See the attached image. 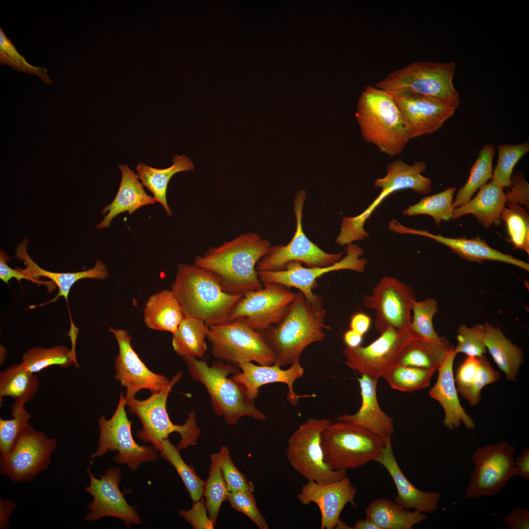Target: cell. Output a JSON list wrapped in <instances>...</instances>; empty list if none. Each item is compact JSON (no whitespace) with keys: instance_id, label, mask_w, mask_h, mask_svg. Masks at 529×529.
Here are the masks:
<instances>
[{"instance_id":"f5cc1de1","label":"cell","mask_w":529,"mask_h":529,"mask_svg":"<svg viewBox=\"0 0 529 529\" xmlns=\"http://www.w3.org/2000/svg\"><path fill=\"white\" fill-rule=\"evenodd\" d=\"M218 453L219 461L223 477L229 492H254L253 483L247 480L233 463L227 446H223Z\"/></svg>"},{"instance_id":"4dcf8cb0","label":"cell","mask_w":529,"mask_h":529,"mask_svg":"<svg viewBox=\"0 0 529 529\" xmlns=\"http://www.w3.org/2000/svg\"><path fill=\"white\" fill-rule=\"evenodd\" d=\"M386 169V175L378 178L374 185L388 196L404 189H411L421 194H428L432 189L431 179L422 175L426 169L424 161L409 165L399 159L389 164Z\"/></svg>"},{"instance_id":"7402d4cb","label":"cell","mask_w":529,"mask_h":529,"mask_svg":"<svg viewBox=\"0 0 529 529\" xmlns=\"http://www.w3.org/2000/svg\"><path fill=\"white\" fill-rule=\"evenodd\" d=\"M357 493V489L346 476L329 483L308 481L302 486L297 498L303 505L316 504L321 514L320 529H332L341 521L340 515L348 503L357 507L355 502Z\"/></svg>"},{"instance_id":"1f68e13d","label":"cell","mask_w":529,"mask_h":529,"mask_svg":"<svg viewBox=\"0 0 529 529\" xmlns=\"http://www.w3.org/2000/svg\"><path fill=\"white\" fill-rule=\"evenodd\" d=\"M485 328L484 344L499 368L505 374L507 380L516 382L521 366L524 362L522 349L513 344L498 327L488 322Z\"/></svg>"},{"instance_id":"4316f807","label":"cell","mask_w":529,"mask_h":529,"mask_svg":"<svg viewBox=\"0 0 529 529\" xmlns=\"http://www.w3.org/2000/svg\"><path fill=\"white\" fill-rule=\"evenodd\" d=\"M374 461L385 467L392 478L397 490L395 503L406 509L433 513L437 508L441 494L438 492H425L414 486L406 478L394 456L391 439L385 442L381 455Z\"/></svg>"},{"instance_id":"e575fe53","label":"cell","mask_w":529,"mask_h":529,"mask_svg":"<svg viewBox=\"0 0 529 529\" xmlns=\"http://www.w3.org/2000/svg\"><path fill=\"white\" fill-rule=\"evenodd\" d=\"M365 515L379 529H411L427 517L424 512L406 509L386 498L370 503Z\"/></svg>"},{"instance_id":"30bf717a","label":"cell","mask_w":529,"mask_h":529,"mask_svg":"<svg viewBox=\"0 0 529 529\" xmlns=\"http://www.w3.org/2000/svg\"><path fill=\"white\" fill-rule=\"evenodd\" d=\"M332 422L326 418H310L289 439L287 459L291 466L308 481L329 483L346 477L347 471L334 470L324 460L321 433Z\"/></svg>"},{"instance_id":"9a60e30c","label":"cell","mask_w":529,"mask_h":529,"mask_svg":"<svg viewBox=\"0 0 529 529\" xmlns=\"http://www.w3.org/2000/svg\"><path fill=\"white\" fill-rule=\"evenodd\" d=\"M345 250V256L330 266L304 267L300 262L292 261L282 270L258 271V277L263 284L274 282L288 288L294 287L311 303L323 304V298L312 291L317 285L318 278L331 271L348 269L362 273L365 270L367 260L365 258H361L363 252L362 249L356 244L351 243L347 245Z\"/></svg>"},{"instance_id":"7a4b0ae2","label":"cell","mask_w":529,"mask_h":529,"mask_svg":"<svg viewBox=\"0 0 529 529\" xmlns=\"http://www.w3.org/2000/svg\"><path fill=\"white\" fill-rule=\"evenodd\" d=\"M184 316L200 319L208 326L231 321V315L242 294L224 291L209 271L194 263H179L170 286Z\"/></svg>"},{"instance_id":"74e56055","label":"cell","mask_w":529,"mask_h":529,"mask_svg":"<svg viewBox=\"0 0 529 529\" xmlns=\"http://www.w3.org/2000/svg\"><path fill=\"white\" fill-rule=\"evenodd\" d=\"M38 378L21 363L8 367L0 373V398L9 397L15 401L29 402L38 390Z\"/></svg>"},{"instance_id":"e0dca14e","label":"cell","mask_w":529,"mask_h":529,"mask_svg":"<svg viewBox=\"0 0 529 529\" xmlns=\"http://www.w3.org/2000/svg\"><path fill=\"white\" fill-rule=\"evenodd\" d=\"M412 339L408 330L390 328L368 345L346 347L342 353L350 368L361 376L378 381L397 363L403 350Z\"/></svg>"},{"instance_id":"277c9868","label":"cell","mask_w":529,"mask_h":529,"mask_svg":"<svg viewBox=\"0 0 529 529\" xmlns=\"http://www.w3.org/2000/svg\"><path fill=\"white\" fill-rule=\"evenodd\" d=\"M191 378L201 383L208 392L215 413L223 417L229 425H235L244 416L264 420V414L248 398L244 387L228 376L240 372L235 364L219 360L211 366L204 361L195 357L183 358Z\"/></svg>"},{"instance_id":"681fc988","label":"cell","mask_w":529,"mask_h":529,"mask_svg":"<svg viewBox=\"0 0 529 529\" xmlns=\"http://www.w3.org/2000/svg\"><path fill=\"white\" fill-rule=\"evenodd\" d=\"M0 63L9 66L19 72L37 75L45 84L53 82L48 74V70L43 67L29 64L24 56L19 53L15 46L0 27Z\"/></svg>"},{"instance_id":"d4e9b609","label":"cell","mask_w":529,"mask_h":529,"mask_svg":"<svg viewBox=\"0 0 529 529\" xmlns=\"http://www.w3.org/2000/svg\"><path fill=\"white\" fill-rule=\"evenodd\" d=\"M389 229L401 234L417 235L431 238L445 245L461 258L471 262L481 263L487 260L495 261L513 264L528 271L529 270L528 263L515 258L511 255L503 253L491 248L480 237L471 239L465 237L447 238L440 235H434L427 230L407 227L395 219L389 222Z\"/></svg>"},{"instance_id":"11a10c76","label":"cell","mask_w":529,"mask_h":529,"mask_svg":"<svg viewBox=\"0 0 529 529\" xmlns=\"http://www.w3.org/2000/svg\"><path fill=\"white\" fill-rule=\"evenodd\" d=\"M205 500L202 498L193 502L192 507L188 510H179L178 513L194 529H213L216 526L207 515Z\"/></svg>"},{"instance_id":"52a82bcc","label":"cell","mask_w":529,"mask_h":529,"mask_svg":"<svg viewBox=\"0 0 529 529\" xmlns=\"http://www.w3.org/2000/svg\"><path fill=\"white\" fill-rule=\"evenodd\" d=\"M321 439L324 461L334 470L356 469L375 461L385 446L382 438L345 421L332 422Z\"/></svg>"},{"instance_id":"3957f363","label":"cell","mask_w":529,"mask_h":529,"mask_svg":"<svg viewBox=\"0 0 529 529\" xmlns=\"http://www.w3.org/2000/svg\"><path fill=\"white\" fill-rule=\"evenodd\" d=\"M326 310L323 304L311 303L299 290L282 319L264 333L266 342L275 356V364L281 367L299 361L308 345L323 340Z\"/></svg>"},{"instance_id":"2e32d148","label":"cell","mask_w":529,"mask_h":529,"mask_svg":"<svg viewBox=\"0 0 529 529\" xmlns=\"http://www.w3.org/2000/svg\"><path fill=\"white\" fill-rule=\"evenodd\" d=\"M57 441L28 424L12 451L0 457V473L20 482L32 479L49 465Z\"/></svg>"},{"instance_id":"7c38bea8","label":"cell","mask_w":529,"mask_h":529,"mask_svg":"<svg viewBox=\"0 0 529 529\" xmlns=\"http://www.w3.org/2000/svg\"><path fill=\"white\" fill-rule=\"evenodd\" d=\"M126 401L121 392L112 416L109 419L104 416L99 417L98 444L91 457H100L108 451H117L118 453L114 457L115 461L136 470L144 462L156 461L159 455L153 446L140 445L134 440L131 431L132 422L128 419L125 411Z\"/></svg>"},{"instance_id":"b9f144b4","label":"cell","mask_w":529,"mask_h":529,"mask_svg":"<svg viewBox=\"0 0 529 529\" xmlns=\"http://www.w3.org/2000/svg\"><path fill=\"white\" fill-rule=\"evenodd\" d=\"M456 188H448L440 192L426 196L417 203L409 206L403 211L408 216L426 215L432 216L436 224L439 226L442 220L452 219L454 208L453 196Z\"/></svg>"},{"instance_id":"8fae6325","label":"cell","mask_w":529,"mask_h":529,"mask_svg":"<svg viewBox=\"0 0 529 529\" xmlns=\"http://www.w3.org/2000/svg\"><path fill=\"white\" fill-rule=\"evenodd\" d=\"M304 190L297 191L294 198L293 209L296 219L295 233L289 243L271 246L268 252L259 261L256 269L258 271L283 270L292 261L304 263L307 267H325L338 262L343 253H328L312 241L304 232L302 218L306 200Z\"/></svg>"},{"instance_id":"6f0895ef","label":"cell","mask_w":529,"mask_h":529,"mask_svg":"<svg viewBox=\"0 0 529 529\" xmlns=\"http://www.w3.org/2000/svg\"><path fill=\"white\" fill-rule=\"evenodd\" d=\"M480 357H467L458 367L454 376L458 393L472 383L480 367Z\"/></svg>"},{"instance_id":"ac0fdd59","label":"cell","mask_w":529,"mask_h":529,"mask_svg":"<svg viewBox=\"0 0 529 529\" xmlns=\"http://www.w3.org/2000/svg\"><path fill=\"white\" fill-rule=\"evenodd\" d=\"M264 288L243 294L231 315V320L244 317L254 330L263 334L278 323L293 301L296 292L279 283H263Z\"/></svg>"},{"instance_id":"d6a6232c","label":"cell","mask_w":529,"mask_h":529,"mask_svg":"<svg viewBox=\"0 0 529 529\" xmlns=\"http://www.w3.org/2000/svg\"><path fill=\"white\" fill-rule=\"evenodd\" d=\"M181 307L171 289H165L149 297L144 311V320L149 329L173 334L184 318Z\"/></svg>"},{"instance_id":"6da1fadb","label":"cell","mask_w":529,"mask_h":529,"mask_svg":"<svg viewBox=\"0 0 529 529\" xmlns=\"http://www.w3.org/2000/svg\"><path fill=\"white\" fill-rule=\"evenodd\" d=\"M270 247L269 242L258 234L243 233L210 247L203 256H196L194 264L212 273L225 292L243 295L264 288L256 266Z\"/></svg>"},{"instance_id":"ffe728a7","label":"cell","mask_w":529,"mask_h":529,"mask_svg":"<svg viewBox=\"0 0 529 529\" xmlns=\"http://www.w3.org/2000/svg\"><path fill=\"white\" fill-rule=\"evenodd\" d=\"M119 346V353L115 360V378L126 388V400L135 398L143 389L151 394L167 389L170 385L166 377L151 371L141 360L131 345L132 337L124 329L110 327Z\"/></svg>"},{"instance_id":"f907efd6","label":"cell","mask_w":529,"mask_h":529,"mask_svg":"<svg viewBox=\"0 0 529 529\" xmlns=\"http://www.w3.org/2000/svg\"><path fill=\"white\" fill-rule=\"evenodd\" d=\"M457 332V343L454 349L456 355L463 353L467 357H480L486 353L484 325L476 324L470 327L461 325Z\"/></svg>"},{"instance_id":"be15d7a7","label":"cell","mask_w":529,"mask_h":529,"mask_svg":"<svg viewBox=\"0 0 529 529\" xmlns=\"http://www.w3.org/2000/svg\"><path fill=\"white\" fill-rule=\"evenodd\" d=\"M16 504L8 499L0 498V528L6 529L10 515L16 508Z\"/></svg>"},{"instance_id":"9c48e42d","label":"cell","mask_w":529,"mask_h":529,"mask_svg":"<svg viewBox=\"0 0 529 529\" xmlns=\"http://www.w3.org/2000/svg\"><path fill=\"white\" fill-rule=\"evenodd\" d=\"M207 338L217 360L236 365L252 361L261 365L275 363V354L264 335L252 329L244 317L208 326Z\"/></svg>"},{"instance_id":"484cf974","label":"cell","mask_w":529,"mask_h":529,"mask_svg":"<svg viewBox=\"0 0 529 529\" xmlns=\"http://www.w3.org/2000/svg\"><path fill=\"white\" fill-rule=\"evenodd\" d=\"M454 349L437 369V379L429 395L442 406L444 412L443 424L448 429L457 430L462 423L467 429L472 430L475 429V423L461 405L456 385L453 365L457 355Z\"/></svg>"},{"instance_id":"60d3db41","label":"cell","mask_w":529,"mask_h":529,"mask_svg":"<svg viewBox=\"0 0 529 529\" xmlns=\"http://www.w3.org/2000/svg\"><path fill=\"white\" fill-rule=\"evenodd\" d=\"M435 369L396 364L383 376L393 389L412 392L428 387Z\"/></svg>"},{"instance_id":"8d00e7d4","label":"cell","mask_w":529,"mask_h":529,"mask_svg":"<svg viewBox=\"0 0 529 529\" xmlns=\"http://www.w3.org/2000/svg\"><path fill=\"white\" fill-rule=\"evenodd\" d=\"M208 330V326L202 320L184 316L176 332L172 334L173 350L183 358L204 357L207 350L206 338Z\"/></svg>"},{"instance_id":"8992f818","label":"cell","mask_w":529,"mask_h":529,"mask_svg":"<svg viewBox=\"0 0 529 529\" xmlns=\"http://www.w3.org/2000/svg\"><path fill=\"white\" fill-rule=\"evenodd\" d=\"M456 64L416 61L390 73L375 87L391 96L413 94L443 101L457 107L460 96L453 85Z\"/></svg>"},{"instance_id":"83f0119b","label":"cell","mask_w":529,"mask_h":529,"mask_svg":"<svg viewBox=\"0 0 529 529\" xmlns=\"http://www.w3.org/2000/svg\"><path fill=\"white\" fill-rule=\"evenodd\" d=\"M361 405L353 414H343L337 420L345 421L364 428L384 439H391L394 433L393 420L380 408L376 394L378 381L362 375L358 379Z\"/></svg>"},{"instance_id":"bcb514c9","label":"cell","mask_w":529,"mask_h":529,"mask_svg":"<svg viewBox=\"0 0 529 529\" xmlns=\"http://www.w3.org/2000/svg\"><path fill=\"white\" fill-rule=\"evenodd\" d=\"M438 311V303L433 298L414 302L411 309L413 316L408 329L413 339L426 341L440 339L433 324V317Z\"/></svg>"},{"instance_id":"9f6ffc18","label":"cell","mask_w":529,"mask_h":529,"mask_svg":"<svg viewBox=\"0 0 529 529\" xmlns=\"http://www.w3.org/2000/svg\"><path fill=\"white\" fill-rule=\"evenodd\" d=\"M10 258L4 250L0 251V279L5 283L8 284L10 280L12 278L16 279L20 283L22 279L31 281L32 282L38 285H45L48 288V292L55 289L57 287L55 284L51 281H41L38 279H32L24 272L20 268L13 269L8 264L7 262L11 260Z\"/></svg>"},{"instance_id":"603a6c76","label":"cell","mask_w":529,"mask_h":529,"mask_svg":"<svg viewBox=\"0 0 529 529\" xmlns=\"http://www.w3.org/2000/svg\"><path fill=\"white\" fill-rule=\"evenodd\" d=\"M241 369L232 378L241 384L245 388L247 396L252 402L257 398L259 388L262 386L274 383L285 384L288 387L286 399L292 406H295L300 398L313 397V395H298L294 390V383L304 373L303 367L299 361L296 362L287 369H282L276 364L271 365H256L252 362H243L237 364Z\"/></svg>"},{"instance_id":"d590c367","label":"cell","mask_w":529,"mask_h":529,"mask_svg":"<svg viewBox=\"0 0 529 529\" xmlns=\"http://www.w3.org/2000/svg\"><path fill=\"white\" fill-rule=\"evenodd\" d=\"M454 347L444 337L437 341L412 339L403 350L396 364L437 370Z\"/></svg>"},{"instance_id":"db71d44e","label":"cell","mask_w":529,"mask_h":529,"mask_svg":"<svg viewBox=\"0 0 529 529\" xmlns=\"http://www.w3.org/2000/svg\"><path fill=\"white\" fill-rule=\"evenodd\" d=\"M227 500L234 508L247 516L260 529L268 528L265 519L257 506L253 492L243 491H229Z\"/></svg>"},{"instance_id":"ab89813d","label":"cell","mask_w":529,"mask_h":529,"mask_svg":"<svg viewBox=\"0 0 529 529\" xmlns=\"http://www.w3.org/2000/svg\"><path fill=\"white\" fill-rule=\"evenodd\" d=\"M20 363L34 374L53 365L67 368L74 365L78 367L76 356L63 345L49 348H32L22 356Z\"/></svg>"},{"instance_id":"cb8c5ba5","label":"cell","mask_w":529,"mask_h":529,"mask_svg":"<svg viewBox=\"0 0 529 529\" xmlns=\"http://www.w3.org/2000/svg\"><path fill=\"white\" fill-rule=\"evenodd\" d=\"M27 243V240L24 239L19 244L16 251L15 257L23 261L26 266L24 269L20 268L21 271L32 279H38L40 277L49 279L58 287L59 290L58 294L53 299L38 305L31 306L28 308L33 309L47 305L55 302L60 297L63 296L67 304L71 322V328L68 334L71 336L77 335L79 329L73 322L68 303V296L71 289L77 281L82 279H107L109 276V273L105 264L99 260H97L93 268L86 270L76 272H55L48 271L40 267L32 260L26 251Z\"/></svg>"},{"instance_id":"4fadbf2b","label":"cell","mask_w":529,"mask_h":529,"mask_svg":"<svg viewBox=\"0 0 529 529\" xmlns=\"http://www.w3.org/2000/svg\"><path fill=\"white\" fill-rule=\"evenodd\" d=\"M515 451L514 446L505 440L476 449L471 456L475 467L464 498H480L500 492L516 476Z\"/></svg>"},{"instance_id":"6125c7cd","label":"cell","mask_w":529,"mask_h":529,"mask_svg":"<svg viewBox=\"0 0 529 529\" xmlns=\"http://www.w3.org/2000/svg\"><path fill=\"white\" fill-rule=\"evenodd\" d=\"M516 476L529 480V449L524 448L522 453L514 458Z\"/></svg>"},{"instance_id":"44dd1931","label":"cell","mask_w":529,"mask_h":529,"mask_svg":"<svg viewBox=\"0 0 529 529\" xmlns=\"http://www.w3.org/2000/svg\"><path fill=\"white\" fill-rule=\"evenodd\" d=\"M391 96L401 112L409 140L438 130L457 108L443 101L421 95L404 93Z\"/></svg>"},{"instance_id":"f6af8a7d","label":"cell","mask_w":529,"mask_h":529,"mask_svg":"<svg viewBox=\"0 0 529 529\" xmlns=\"http://www.w3.org/2000/svg\"><path fill=\"white\" fill-rule=\"evenodd\" d=\"M179 449L168 439L164 440L159 450L160 456L175 469L182 480L193 502L202 498L204 482L196 474L192 465H188L182 459Z\"/></svg>"},{"instance_id":"91938a15","label":"cell","mask_w":529,"mask_h":529,"mask_svg":"<svg viewBox=\"0 0 529 529\" xmlns=\"http://www.w3.org/2000/svg\"><path fill=\"white\" fill-rule=\"evenodd\" d=\"M500 518L508 529H529V510L527 508L515 507L508 515Z\"/></svg>"},{"instance_id":"94428289","label":"cell","mask_w":529,"mask_h":529,"mask_svg":"<svg viewBox=\"0 0 529 529\" xmlns=\"http://www.w3.org/2000/svg\"><path fill=\"white\" fill-rule=\"evenodd\" d=\"M370 317L363 313H357L352 317L350 322V329L363 336L369 330L371 326Z\"/></svg>"},{"instance_id":"03108f58","label":"cell","mask_w":529,"mask_h":529,"mask_svg":"<svg viewBox=\"0 0 529 529\" xmlns=\"http://www.w3.org/2000/svg\"><path fill=\"white\" fill-rule=\"evenodd\" d=\"M352 529H379V528L370 520L366 518L356 522Z\"/></svg>"},{"instance_id":"f546056e","label":"cell","mask_w":529,"mask_h":529,"mask_svg":"<svg viewBox=\"0 0 529 529\" xmlns=\"http://www.w3.org/2000/svg\"><path fill=\"white\" fill-rule=\"evenodd\" d=\"M507 201L504 188L491 179L480 188L477 194L466 204L454 209L452 219L467 215H473L486 228L501 223V213Z\"/></svg>"},{"instance_id":"e7e4bbea","label":"cell","mask_w":529,"mask_h":529,"mask_svg":"<svg viewBox=\"0 0 529 529\" xmlns=\"http://www.w3.org/2000/svg\"><path fill=\"white\" fill-rule=\"evenodd\" d=\"M343 339L347 347L356 348L361 346L363 336L350 329L344 333Z\"/></svg>"},{"instance_id":"5b68a950","label":"cell","mask_w":529,"mask_h":529,"mask_svg":"<svg viewBox=\"0 0 529 529\" xmlns=\"http://www.w3.org/2000/svg\"><path fill=\"white\" fill-rule=\"evenodd\" d=\"M356 117L365 140L390 156L400 154L409 141L393 97L367 85L357 102Z\"/></svg>"},{"instance_id":"680465c9","label":"cell","mask_w":529,"mask_h":529,"mask_svg":"<svg viewBox=\"0 0 529 529\" xmlns=\"http://www.w3.org/2000/svg\"><path fill=\"white\" fill-rule=\"evenodd\" d=\"M509 188L506 192L507 201L516 202L529 207V184L523 175L519 172L512 175Z\"/></svg>"},{"instance_id":"ee69618b","label":"cell","mask_w":529,"mask_h":529,"mask_svg":"<svg viewBox=\"0 0 529 529\" xmlns=\"http://www.w3.org/2000/svg\"><path fill=\"white\" fill-rule=\"evenodd\" d=\"M228 490L220 466L218 453L211 455L209 477L204 482L203 496L211 520L216 525L222 503L227 500Z\"/></svg>"},{"instance_id":"7bdbcfd3","label":"cell","mask_w":529,"mask_h":529,"mask_svg":"<svg viewBox=\"0 0 529 529\" xmlns=\"http://www.w3.org/2000/svg\"><path fill=\"white\" fill-rule=\"evenodd\" d=\"M505 223L509 240L514 249L529 253V216L516 202L507 201L501 215Z\"/></svg>"},{"instance_id":"816d5d0a","label":"cell","mask_w":529,"mask_h":529,"mask_svg":"<svg viewBox=\"0 0 529 529\" xmlns=\"http://www.w3.org/2000/svg\"><path fill=\"white\" fill-rule=\"evenodd\" d=\"M500 372L491 365L485 355L480 357V364L471 384L459 392L461 397L473 407L481 401V390L486 385L500 379Z\"/></svg>"},{"instance_id":"836d02e7","label":"cell","mask_w":529,"mask_h":529,"mask_svg":"<svg viewBox=\"0 0 529 529\" xmlns=\"http://www.w3.org/2000/svg\"><path fill=\"white\" fill-rule=\"evenodd\" d=\"M172 163L169 167L163 169L150 167L142 163H140L136 167L141 183L152 193L156 202L162 206L169 217L173 215L167 199L169 180L178 172L192 171L194 169L192 161L184 155L175 156Z\"/></svg>"},{"instance_id":"d6986e66","label":"cell","mask_w":529,"mask_h":529,"mask_svg":"<svg viewBox=\"0 0 529 529\" xmlns=\"http://www.w3.org/2000/svg\"><path fill=\"white\" fill-rule=\"evenodd\" d=\"M86 471L90 483L84 489L93 498L87 506L90 512L85 516L87 521L93 522L111 516L121 520L127 528L130 527L131 524L142 523L136 507L128 504L124 497V493L120 489L121 474L119 467L107 469L99 479L95 478L89 469L87 468Z\"/></svg>"},{"instance_id":"5bb4252c","label":"cell","mask_w":529,"mask_h":529,"mask_svg":"<svg viewBox=\"0 0 529 529\" xmlns=\"http://www.w3.org/2000/svg\"><path fill=\"white\" fill-rule=\"evenodd\" d=\"M415 301L411 287L394 277L385 276L374 287L372 294L364 295L363 302L367 308L375 311V327L381 334L390 328L408 330Z\"/></svg>"},{"instance_id":"ba28073f","label":"cell","mask_w":529,"mask_h":529,"mask_svg":"<svg viewBox=\"0 0 529 529\" xmlns=\"http://www.w3.org/2000/svg\"><path fill=\"white\" fill-rule=\"evenodd\" d=\"M179 371L171 379L169 387L160 392L151 394L148 398L139 400L135 398L126 400V407L129 412L136 415L142 424L137 437L144 442L152 444L159 451L162 441L168 439L169 435L177 432L181 435L178 444L179 449H186L196 444L200 434V429L196 424L195 412L191 410L189 417L182 425L173 423L167 410V399L174 385L182 378Z\"/></svg>"},{"instance_id":"c3c4849f","label":"cell","mask_w":529,"mask_h":529,"mask_svg":"<svg viewBox=\"0 0 529 529\" xmlns=\"http://www.w3.org/2000/svg\"><path fill=\"white\" fill-rule=\"evenodd\" d=\"M529 150V144L527 142L517 144H499L498 160L491 179L497 182L503 188H509L515 166Z\"/></svg>"},{"instance_id":"f1b7e54d","label":"cell","mask_w":529,"mask_h":529,"mask_svg":"<svg viewBox=\"0 0 529 529\" xmlns=\"http://www.w3.org/2000/svg\"><path fill=\"white\" fill-rule=\"evenodd\" d=\"M119 168L121 173L119 190L112 202L103 208L101 215H106L96 227L97 229L108 228L113 219L122 213L132 215L142 207L157 203L146 192L137 173L125 165H120Z\"/></svg>"},{"instance_id":"7dc6e473","label":"cell","mask_w":529,"mask_h":529,"mask_svg":"<svg viewBox=\"0 0 529 529\" xmlns=\"http://www.w3.org/2000/svg\"><path fill=\"white\" fill-rule=\"evenodd\" d=\"M24 403L15 401L12 407V418H0V457L8 455L28 424L31 415Z\"/></svg>"},{"instance_id":"f35d334b","label":"cell","mask_w":529,"mask_h":529,"mask_svg":"<svg viewBox=\"0 0 529 529\" xmlns=\"http://www.w3.org/2000/svg\"><path fill=\"white\" fill-rule=\"evenodd\" d=\"M495 151V146L490 144L484 145L480 150L477 160L471 168L467 181L459 189L453 201L454 209L468 202L474 193L491 179Z\"/></svg>"}]
</instances>
